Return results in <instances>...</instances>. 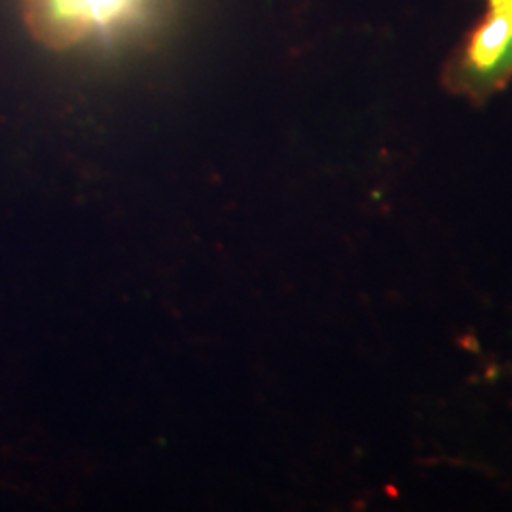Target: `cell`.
<instances>
[{"label": "cell", "instance_id": "1", "mask_svg": "<svg viewBox=\"0 0 512 512\" xmlns=\"http://www.w3.org/2000/svg\"><path fill=\"white\" fill-rule=\"evenodd\" d=\"M139 6L141 0H23V18L38 42L67 48L126 23Z\"/></svg>", "mask_w": 512, "mask_h": 512}, {"label": "cell", "instance_id": "2", "mask_svg": "<svg viewBox=\"0 0 512 512\" xmlns=\"http://www.w3.org/2000/svg\"><path fill=\"white\" fill-rule=\"evenodd\" d=\"M511 52L512 0H488V12L467 42L465 73L478 88L495 86Z\"/></svg>", "mask_w": 512, "mask_h": 512}, {"label": "cell", "instance_id": "3", "mask_svg": "<svg viewBox=\"0 0 512 512\" xmlns=\"http://www.w3.org/2000/svg\"><path fill=\"white\" fill-rule=\"evenodd\" d=\"M512 73V52L509 55V59H507V63H505V67H503V78H507L509 74Z\"/></svg>", "mask_w": 512, "mask_h": 512}]
</instances>
